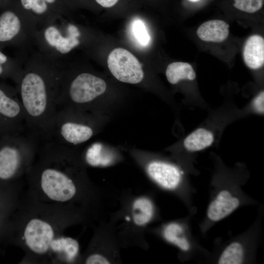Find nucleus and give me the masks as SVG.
<instances>
[{"label": "nucleus", "mask_w": 264, "mask_h": 264, "mask_svg": "<svg viewBox=\"0 0 264 264\" xmlns=\"http://www.w3.org/2000/svg\"><path fill=\"white\" fill-rule=\"evenodd\" d=\"M68 208L35 201L20 200L13 218L7 239L25 252L22 262L50 263V247L63 234Z\"/></svg>", "instance_id": "1"}, {"label": "nucleus", "mask_w": 264, "mask_h": 264, "mask_svg": "<svg viewBox=\"0 0 264 264\" xmlns=\"http://www.w3.org/2000/svg\"><path fill=\"white\" fill-rule=\"evenodd\" d=\"M69 159L65 146L57 143L45 145L26 176L28 185L26 197L42 203L68 208L79 193Z\"/></svg>", "instance_id": "2"}, {"label": "nucleus", "mask_w": 264, "mask_h": 264, "mask_svg": "<svg viewBox=\"0 0 264 264\" xmlns=\"http://www.w3.org/2000/svg\"><path fill=\"white\" fill-rule=\"evenodd\" d=\"M34 140L20 133L0 138V187L16 186L18 180L26 176L34 162Z\"/></svg>", "instance_id": "3"}, {"label": "nucleus", "mask_w": 264, "mask_h": 264, "mask_svg": "<svg viewBox=\"0 0 264 264\" xmlns=\"http://www.w3.org/2000/svg\"><path fill=\"white\" fill-rule=\"evenodd\" d=\"M108 66L113 76L120 82L135 84L144 78L142 66L138 59L130 51L116 48L109 54Z\"/></svg>", "instance_id": "4"}, {"label": "nucleus", "mask_w": 264, "mask_h": 264, "mask_svg": "<svg viewBox=\"0 0 264 264\" xmlns=\"http://www.w3.org/2000/svg\"><path fill=\"white\" fill-rule=\"evenodd\" d=\"M93 134V131L91 127L68 119L64 112L58 109L52 122L48 137L55 136L59 144L63 142L77 145L87 141Z\"/></svg>", "instance_id": "5"}, {"label": "nucleus", "mask_w": 264, "mask_h": 264, "mask_svg": "<svg viewBox=\"0 0 264 264\" xmlns=\"http://www.w3.org/2000/svg\"><path fill=\"white\" fill-rule=\"evenodd\" d=\"M25 124L21 101L0 88V138L20 134Z\"/></svg>", "instance_id": "6"}, {"label": "nucleus", "mask_w": 264, "mask_h": 264, "mask_svg": "<svg viewBox=\"0 0 264 264\" xmlns=\"http://www.w3.org/2000/svg\"><path fill=\"white\" fill-rule=\"evenodd\" d=\"M107 84L102 78L88 73L78 75L70 84L68 95L73 104L88 105L103 94Z\"/></svg>", "instance_id": "7"}, {"label": "nucleus", "mask_w": 264, "mask_h": 264, "mask_svg": "<svg viewBox=\"0 0 264 264\" xmlns=\"http://www.w3.org/2000/svg\"><path fill=\"white\" fill-rule=\"evenodd\" d=\"M20 200L17 186L0 187V240H7Z\"/></svg>", "instance_id": "8"}, {"label": "nucleus", "mask_w": 264, "mask_h": 264, "mask_svg": "<svg viewBox=\"0 0 264 264\" xmlns=\"http://www.w3.org/2000/svg\"><path fill=\"white\" fill-rule=\"evenodd\" d=\"M80 251L78 241L62 234L53 240L50 247V263H72Z\"/></svg>", "instance_id": "9"}, {"label": "nucleus", "mask_w": 264, "mask_h": 264, "mask_svg": "<svg viewBox=\"0 0 264 264\" xmlns=\"http://www.w3.org/2000/svg\"><path fill=\"white\" fill-rule=\"evenodd\" d=\"M147 171L152 179L167 189H175L181 180L179 170L176 166L165 162H151L148 164Z\"/></svg>", "instance_id": "10"}, {"label": "nucleus", "mask_w": 264, "mask_h": 264, "mask_svg": "<svg viewBox=\"0 0 264 264\" xmlns=\"http://www.w3.org/2000/svg\"><path fill=\"white\" fill-rule=\"evenodd\" d=\"M239 204V199L232 197L228 191H221L210 204L207 216L211 220L219 221L229 215Z\"/></svg>", "instance_id": "11"}, {"label": "nucleus", "mask_w": 264, "mask_h": 264, "mask_svg": "<svg viewBox=\"0 0 264 264\" xmlns=\"http://www.w3.org/2000/svg\"><path fill=\"white\" fill-rule=\"evenodd\" d=\"M243 57L246 66L253 69L261 67L264 63V39L258 35L249 37L243 50Z\"/></svg>", "instance_id": "12"}, {"label": "nucleus", "mask_w": 264, "mask_h": 264, "mask_svg": "<svg viewBox=\"0 0 264 264\" xmlns=\"http://www.w3.org/2000/svg\"><path fill=\"white\" fill-rule=\"evenodd\" d=\"M229 25L223 21L210 20L201 24L197 30V34L205 42L220 43L224 41L229 35Z\"/></svg>", "instance_id": "13"}, {"label": "nucleus", "mask_w": 264, "mask_h": 264, "mask_svg": "<svg viewBox=\"0 0 264 264\" xmlns=\"http://www.w3.org/2000/svg\"><path fill=\"white\" fill-rule=\"evenodd\" d=\"M132 216L134 223L138 226L148 224L154 214V205L148 198L141 197L135 199L132 205Z\"/></svg>", "instance_id": "14"}, {"label": "nucleus", "mask_w": 264, "mask_h": 264, "mask_svg": "<svg viewBox=\"0 0 264 264\" xmlns=\"http://www.w3.org/2000/svg\"><path fill=\"white\" fill-rule=\"evenodd\" d=\"M214 140V135L211 132L204 128H198L185 138L183 145L188 151L197 152L210 146Z\"/></svg>", "instance_id": "15"}, {"label": "nucleus", "mask_w": 264, "mask_h": 264, "mask_svg": "<svg viewBox=\"0 0 264 264\" xmlns=\"http://www.w3.org/2000/svg\"><path fill=\"white\" fill-rule=\"evenodd\" d=\"M166 76L171 84H176L181 80H193L196 73L192 66L185 62H176L169 64L166 70Z\"/></svg>", "instance_id": "16"}, {"label": "nucleus", "mask_w": 264, "mask_h": 264, "mask_svg": "<svg viewBox=\"0 0 264 264\" xmlns=\"http://www.w3.org/2000/svg\"><path fill=\"white\" fill-rule=\"evenodd\" d=\"M21 23L15 13L7 11L0 16V42L11 40L19 32Z\"/></svg>", "instance_id": "17"}, {"label": "nucleus", "mask_w": 264, "mask_h": 264, "mask_svg": "<svg viewBox=\"0 0 264 264\" xmlns=\"http://www.w3.org/2000/svg\"><path fill=\"white\" fill-rule=\"evenodd\" d=\"M182 231V228L180 225L171 223L165 227L163 236L168 242L174 244L183 251H187L190 248L188 242L185 238L179 237Z\"/></svg>", "instance_id": "18"}, {"label": "nucleus", "mask_w": 264, "mask_h": 264, "mask_svg": "<svg viewBox=\"0 0 264 264\" xmlns=\"http://www.w3.org/2000/svg\"><path fill=\"white\" fill-rule=\"evenodd\" d=\"M87 163L92 166H106L109 165L112 159L103 151V147L99 143L92 145L88 149L85 155Z\"/></svg>", "instance_id": "19"}, {"label": "nucleus", "mask_w": 264, "mask_h": 264, "mask_svg": "<svg viewBox=\"0 0 264 264\" xmlns=\"http://www.w3.org/2000/svg\"><path fill=\"white\" fill-rule=\"evenodd\" d=\"M132 37L140 47H147L151 43V38L145 22L139 19L133 20L131 24Z\"/></svg>", "instance_id": "20"}, {"label": "nucleus", "mask_w": 264, "mask_h": 264, "mask_svg": "<svg viewBox=\"0 0 264 264\" xmlns=\"http://www.w3.org/2000/svg\"><path fill=\"white\" fill-rule=\"evenodd\" d=\"M243 249L237 242L228 245L224 250L218 261L219 264H240L243 260Z\"/></svg>", "instance_id": "21"}, {"label": "nucleus", "mask_w": 264, "mask_h": 264, "mask_svg": "<svg viewBox=\"0 0 264 264\" xmlns=\"http://www.w3.org/2000/svg\"><path fill=\"white\" fill-rule=\"evenodd\" d=\"M67 36H62L55 46L56 49L62 53L69 52L79 44L78 37L80 36V32L78 28L74 25L69 24L67 27Z\"/></svg>", "instance_id": "22"}, {"label": "nucleus", "mask_w": 264, "mask_h": 264, "mask_svg": "<svg viewBox=\"0 0 264 264\" xmlns=\"http://www.w3.org/2000/svg\"><path fill=\"white\" fill-rule=\"evenodd\" d=\"M233 5L240 10L254 13L260 10L264 4V0H234Z\"/></svg>", "instance_id": "23"}, {"label": "nucleus", "mask_w": 264, "mask_h": 264, "mask_svg": "<svg viewBox=\"0 0 264 264\" xmlns=\"http://www.w3.org/2000/svg\"><path fill=\"white\" fill-rule=\"evenodd\" d=\"M44 36L48 44L54 47L58 44L62 37L59 30L53 26H50L46 29Z\"/></svg>", "instance_id": "24"}, {"label": "nucleus", "mask_w": 264, "mask_h": 264, "mask_svg": "<svg viewBox=\"0 0 264 264\" xmlns=\"http://www.w3.org/2000/svg\"><path fill=\"white\" fill-rule=\"evenodd\" d=\"M84 263L87 264H108L110 263L105 257L98 253L89 254L85 258Z\"/></svg>", "instance_id": "25"}, {"label": "nucleus", "mask_w": 264, "mask_h": 264, "mask_svg": "<svg viewBox=\"0 0 264 264\" xmlns=\"http://www.w3.org/2000/svg\"><path fill=\"white\" fill-rule=\"evenodd\" d=\"M264 92L261 91L254 100V106L255 110L260 113L264 112Z\"/></svg>", "instance_id": "26"}, {"label": "nucleus", "mask_w": 264, "mask_h": 264, "mask_svg": "<svg viewBox=\"0 0 264 264\" xmlns=\"http://www.w3.org/2000/svg\"><path fill=\"white\" fill-rule=\"evenodd\" d=\"M47 9V5L44 0H37L36 3L31 9L36 14H42Z\"/></svg>", "instance_id": "27"}, {"label": "nucleus", "mask_w": 264, "mask_h": 264, "mask_svg": "<svg viewBox=\"0 0 264 264\" xmlns=\"http://www.w3.org/2000/svg\"><path fill=\"white\" fill-rule=\"evenodd\" d=\"M118 0H96V2L104 7H111L114 6Z\"/></svg>", "instance_id": "28"}, {"label": "nucleus", "mask_w": 264, "mask_h": 264, "mask_svg": "<svg viewBox=\"0 0 264 264\" xmlns=\"http://www.w3.org/2000/svg\"><path fill=\"white\" fill-rule=\"evenodd\" d=\"M37 0H21L23 6L26 9H31L33 7Z\"/></svg>", "instance_id": "29"}, {"label": "nucleus", "mask_w": 264, "mask_h": 264, "mask_svg": "<svg viewBox=\"0 0 264 264\" xmlns=\"http://www.w3.org/2000/svg\"><path fill=\"white\" fill-rule=\"evenodd\" d=\"M7 61L6 56L0 51V74L2 73L3 69L1 65Z\"/></svg>", "instance_id": "30"}, {"label": "nucleus", "mask_w": 264, "mask_h": 264, "mask_svg": "<svg viewBox=\"0 0 264 264\" xmlns=\"http://www.w3.org/2000/svg\"><path fill=\"white\" fill-rule=\"evenodd\" d=\"M44 1L46 2L52 3H53L55 1V0H44Z\"/></svg>", "instance_id": "31"}, {"label": "nucleus", "mask_w": 264, "mask_h": 264, "mask_svg": "<svg viewBox=\"0 0 264 264\" xmlns=\"http://www.w3.org/2000/svg\"><path fill=\"white\" fill-rule=\"evenodd\" d=\"M191 2H198L200 0H188Z\"/></svg>", "instance_id": "32"}]
</instances>
